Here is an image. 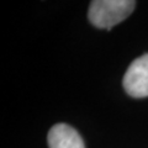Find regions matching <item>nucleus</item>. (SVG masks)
<instances>
[{
    "label": "nucleus",
    "instance_id": "1",
    "mask_svg": "<svg viewBox=\"0 0 148 148\" xmlns=\"http://www.w3.org/2000/svg\"><path fill=\"white\" fill-rule=\"evenodd\" d=\"M135 5L132 0H95L90 3L88 17L95 27L110 30L127 18Z\"/></svg>",
    "mask_w": 148,
    "mask_h": 148
},
{
    "label": "nucleus",
    "instance_id": "2",
    "mask_svg": "<svg viewBox=\"0 0 148 148\" xmlns=\"http://www.w3.org/2000/svg\"><path fill=\"white\" fill-rule=\"evenodd\" d=\"M123 88L133 98L148 96V53L130 64L123 77Z\"/></svg>",
    "mask_w": 148,
    "mask_h": 148
},
{
    "label": "nucleus",
    "instance_id": "3",
    "mask_svg": "<svg viewBox=\"0 0 148 148\" xmlns=\"http://www.w3.org/2000/svg\"><path fill=\"white\" fill-rule=\"evenodd\" d=\"M47 141L49 148H85L80 135L67 123L54 125L49 130Z\"/></svg>",
    "mask_w": 148,
    "mask_h": 148
}]
</instances>
